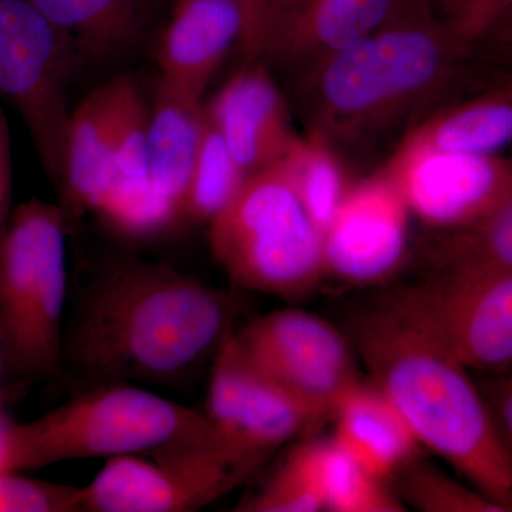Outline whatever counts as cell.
I'll return each mask as SVG.
<instances>
[{
    "label": "cell",
    "instance_id": "1",
    "mask_svg": "<svg viewBox=\"0 0 512 512\" xmlns=\"http://www.w3.org/2000/svg\"><path fill=\"white\" fill-rule=\"evenodd\" d=\"M79 302V301H77ZM227 293L170 266L117 262L83 289L64 330L63 367L83 380L180 386L232 328Z\"/></svg>",
    "mask_w": 512,
    "mask_h": 512
},
{
    "label": "cell",
    "instance_id": "2",
    "mask_svg": "<svg viewBox=\"0 0 512 512\" xmlns=\"http://www.w3.org/2000/svg\"><path fill=\"white\" fill-rule=\"evenodd\" d=\"M353 348L421 447L512 512V466L487 399L434 323L419 286L357 313Z\"/></svg>",
    "mask_w": 512,
    "mask_h": 512
},
{
    "label": "cell",
    "instance_id": "3",
    "mask_svg": "<svg viewBox=\"0 0 512 512\" xmlns=\"http://www.w3.org/2000/svg\"><path fill=\"white\" fill-rule=\"evenodd\" d=\"M461 60L430 0L404 2L383 28L298 77L308 133L342 161L393 154L450 93Z\"/></svg>",
    "mask_w": 512,
    "mask_h": 512
},
{
    "label": "cell",
    "instance_id": "4",
    "mask_svg": "<svg viewBox=\"0 0 512 512\" xmlns=\"http://www.w3.org/2000/svg\"><path fill=\"white\" fill-rule=\"evenodd\" d=\"M214 436L217 431L205 412L133 383L93 384L35 420L5 421L0 471L22 473L66 461L146 454Z\"/></svg>",
    "mask_w": 512,
    "mask_h": 512
},
{
    "label": "cell",
    "instance_id": "5",
    "mask_svg": "<svg viewBox=\"0 0 512 512\" xmlns=\"http://www.w3.org/2000/svg\"><path fill=\"white\" fill-rule=\"evenodd\" d=\"M66 234L63 208L33 198L13 208L0 238V343L10 375L63 369Z\"/></svg>",
    "mask_w": 512,
    "mask_h": 512
},
{
    "label": "cell",
    "instance_id": "6",
    "mask_svg": "<svg viewBox=\"0 0 512 512\" xmlns=\"http://www.w3.org/2000/svg\"><path fill=\"white\" fill-rule=\"evenodd\" d=\"M208 225L212 254L238 288L298 299L326 276L323 234L278 161L248 174Z\"/></svg>",
    "mask_w": 512,
    "mask_h": 512
},
{
    "label": "cell",
    "instance_id": "7",
    "mask_svg": "<svg viewBox=\"0 0 512 512\" xmlns=\"http://www.w3.org/2000/svg\"><path fill=\"white\" fill-rule=\"evenodd\" d=\"M262 464L218 436L107 458L92 483L80 487L79 511H197L234 491Z\"/></svg>",
    "mask_w": 512,
    "mask_h": 512
},
{
    "label": "cell",
    "instance_id": "8",
    "mask_svg": "<svg viewBox=\"0 0 512 512\" xmlns=\"http://www.w3.org/2000/svg\"><path fill=\"white\" fill-rule=\"evenodd\" d=\"M79 55L72 37L30 0H0V97L28 127L56 187L72 114L67 90Z\"/></svg>",
    "mask_w": 512,
    "mask_h": 512
},
{
    "label": "cell",
    "instance_id": "9",
    "mask_svg": "<svg viewBox=\"0 0 512 512\" xmlns=\"http://www.w3.org/2000/svg\"><path fill=\"white\" fill-rule=\"evenodd\" d=\"M234 335L248 359L295 396L316 423L332 417L340 394L359 379L349 340L302 309L268 313Z\"/></svg>",
    "mask_w": 512,
    "mask_h": 512
},
{
    "label": "cell",
    "instance_id": "10",
    "mask_svg": "<svg viewBox=\"0 0 512 512\" xmlns=\"http://www.w3.org/2000/svg\"><path fill=\"white\" fill-rule=\"evenodd\" d=\"M413 217L441 231L473 224L512 194V160L402 143L380 168Z\"/></svg>",
    "mask_w": 512,
    "mask_h": 512
},
{
    "label": "cell",
    "instance_id": "11",
    "mask_svg": "<svg viewBox=\"0 0 512 512\" xmlns=\"http://www.w3.org/2000/svg\"><path fill=\"white\" fill-rule=\"evenodd\" d=\"M205 414L222 443L264 463L279 447L318 426L295 396L248 359L234 330L212 360Z\"/></svg>",
    "mask_w": 512,
    "mask_h": 512
},
{
    "label": "cell",
    "instance_id": "12",
    "mask_svg": "<svg viewBox=\"0 0 512 512\" xmlns=\"http://www.w3.org/2000/svg\"><path fill=\"white\" fill-rule=\"evenodd\" d=\"M410 217L402 194L380 171L352 185L323 232L326 276L360 286L389 279L406 258Z\"/></svg>",
    "mask_w": 512,
    "mask_h": 512
},
{
    "label": "cell",
    "instance_id": "13",
    "mask_svg": "<svg viewBox=\"0 0 512 512\" xmlns=\"http://www.w3.org/2000/svg\"><path fill=\"white\" fill-rule=\"evenodd\" d=\"M419 289L468 370L498 375L512 366V272L441 274Z\"/></svg>",
    "mask_w": 512,
    "mask_h": 512
},
{
    "label": "cell",
    "instance_id": "14",
    "mask_svg": "<svg viewBox=\"0 0 512 512\" xmlns=\"http://www.w3.org/2000/svg\"><path fill=\"white\" fill-rule=\"evenodd\" d=\"M204 111L245 174L281 160L299 137L274 77L256 60L234 74Z\"/></svg>",
    "mask_w": 512,
    "mask_h": 512
},
{
    "label": "cell",
    "instance_id": "15",
    "mask_svg": "<svg viewBox=\"0 0 512 512\" xmlns=\"http://www.w3.org/2000/svg\"><path fill=\"white\" fill-rule=\"evenodd\" d=\"M244 35V12L235 0H174L158 49L161 86L202 104L212 77Z\"/></svg>",
    "mask_w": 512,
    "mask_h": 512
},
{
    "label": "cell",
    "instance_id": "16",
    "mask_svg": "<svg viewBox=\"0 0 512 512\" xmlns=\"http://www.w3.org/2000/svg\"><path fill=\"white\" fill-rule=\"evenodd\" d=\"M402 5L399 0H306L276 26L262 59L269 57L302 76L383 28Z\"/></svg>",
    "mask_w": 512,
    "mask_h": 512
},
{
    "label": "cell",
    "instance_id": "17",
    "mask_svg": "<svg viewBox=\"0 0 512 512\" xmlns=\"http://www.w3.org/2000/svg\"><path fill=\"white\" fill-rule=\"evenodd\" d=\"M332 439L370 473L390 481L420 457L421 444L402 413L375 383L357 379L335 404Z\"/></svg>",
    "mask_w": 512,
    "mask_h": 512
},
{
    "label": "cell",
    "instance_id": "18",
    "mask_svg": "<svg viewBox=\"0 0 512 512\" xmlns=\"http://www.w3.org/2000/svg\"><path fill=\"white\" fill-rule=\"evenodd\" d=\"M117 178L111 127V84L97 87L72 110L57 190L64 214L94 212Z\"/></svg>",
    "mask_w": 512,
    "mask_h": 512
},
{
    "label": "cell",
    "instance_id": "19",
    "mask_svg": "<svg viewBox=\"0 0 512 512\" xmlns=\"http://www.w3.org/2000/svg\"><path fill=\"white\" fill-rule=\"evenodd\" d=\"M402 143L471 156L500 154L512 146V79L440 106Z\"/></svg>",
    "mask_w": 512,
    "mask_h": 512
},
{
    "label": "cell",
    "instance_id": "20",
    "mask_svg": "<svg viewBox=\"0 0 512 512\" xmlns=\"http://www.w3.org/2000/svg\"><path fill=\"white\" fill-rule=\"evenodd\" d=\"M204 106L175 96L158 84L148 121V177L184 218L185 192L197 157Z\"/></svg>",
    "mask_w": 512,
    "mask_h": 512
},
{
    "label": "cell",
    "instance_id": "21",
    "mask_svg": "<svg viewBox=\"0 0 512 512\" xmlns=\"http://www.w3.org/2000/svg\"><path fill=\"white\" fill-rule=\"evenodd\" d=\"M72 37L80 55L106 59L136 37L141 0H30Z\"/></svg>",
    "mask_w": 512,
    "mask_h": 512
},
{
    "label": "cell",
    "instance_id": "22",
    "mask_svg": "<svg viewBox=\"0 0 512 512\" xmlns=\"http://www.w3.org/2000/svg\"><path fill=\"white\" fill-rule=\"evenodd\" d=\"M319 231L325 232L349 188L343 161L323 138L299 136L278 161Z\"/></svg>",
    "mask_w": 512,
    "mask_h": 512
},
{
    "label": "cell",
    "instance_id": "23",
    "mask_svg": "<svg viewBox=\"0 0 512 512\" xmlns=\"http://www.w3.org/2000/svg\"><path fill=\"white\" fill-rule=\"evenodd\" d=\"M441 274L512 272V194L467 227L444 232Z\"/></svg>",
    "mask_w": 512,
    "mask_h": 512
},
{
    "label": "cell",
    "instance_id": "24",
    "mask_svg": "<svg viewBox=\"0 0 512 512\" xmlns=\"http://www.w3.org/2000/svg\"><path fill=\"white\" fill-rule=\"evenodd\" d=\"M325 440H306L286 456L271 480L258 493L245 498L237 511H325L322 493V454Z\"/></svg>",
    "mask_w": 512,
    "mask_h": 512
},
{
    "label": "cell",
    "instance_id": "25",
    "mask_svg": "<svg viewBox=\"0 0 512 512\" xmlns=\"http://www.w3.org/2000/svg\"><path fill=\"white\" fill-rule=\"evenodd\" d=\"M247 177L204 111L200 146L185 192L184 218L208 224L227 207Z\"/></svg>",
    "mask_w": 512,
    "mask_h": 512
},
{
    "label": "cell",
    "instance_id": "26",
    "mask_svg": "<svg viewBox=\"0 0 512 512\" xmlns=\"http://www.w3.org/2000/svg\"><path fill=\"white\" fill-rule=\"evenodd\" d=\"M322 493L325 511H407L389 481L370 473L332 437L325 441L323 448Z\"/></svg>",
    "mask_w": 512,
    "mask_h": 512
},
{
    "label": "cell",
    "instance_id": "27",
    "mask_svg": "<svg viewBox=\"0 0 512 512\" xmlns=\"http://www.w3.org/2000/svg\"><path fill=\"white\" fill-rule=\"evenodd\" d=\"M94 214L114 232L128 238L156 237L183 220L178 208L150 178L117 177Z\"/></svg>",
    "mask_w": 512,
    "mask_h": 512
},
{
    "label": "cell",
    "instance_id": "28",
    "mask_svg": "<svg viewBox=\"0 0 512 512\" xmlns=\"http://www.w3.org/2000/svg\"><path fill=\"white\" fill-rule=\"evenodd\" d=\"M396 494L406 507L423 512H507L471 485L453 477L417 457L396 476Z\"/></svg>",
    "mask_w": 512,
    "mask_h": 512
},
{
    "label": "cell",
    "instance_id": "29",
    "mask_svg": "<svg viewBox=\"0 0 512 512\" xmlns=\"http://www.w3.org/2000/svg\"><path fill=\"white\" fill-rule=\"evenodd\" d=\"M110 84L117 177L150 178L147 167L150 111L136 82L130 77H119Z\"/></svg>",
    "mask_w": 512,
    "mask_h": 512
},
{
    "label": "cell",
    "instance_id": "30",
    "mask_svg": "<svg viewBox=\"0 0 512 512\" xmlns=\"http://www.w3.org/2000/svg\"><path fill=\"white\" fill-rule=\"evenodd\" d=\"M454 45L470 57L512 20V0H450L441 12Z\"/></svg>",
    "mask_w": 512,
    "mask_h": 512
},
{
    "label": "cell",
    "instance_id": "31",
    "mask_svg": "<svg viewBox=\"0 0 512 512\" xmlns=\"http://www.w3.org/2000/svg\"><path fill=\"white\" fill-rule=\"evenodd\" d=\"M80 487L0 471V512H80Z\"/></svg>",
    "mask_w": 512,
    "mask_h": 512
},
{
    "label": "cell",
    "instance_id": "32",
    "mask_svg": "<svg viewBox=\"0 0 512 512\" xmlns=\"http://www.w3.org/2000/svg\"><path fill=\"white\" fill-rule=\"evenodd\" d=\"M244 12L245 35L241 47L249 60L262 59L272 23L274 0H235Z\"/></svg>",
    "mask_w": 512,
    "mask_h": 512
},
{
    "label": "cell",
    "instance_id": "33",
    "mask_svg": "<svg viewBox=\"0 0 512 512\" xmlns=\"http://www.w3.org/2000/svg\"><path fill=\"white\" fill-rule=\"evenodd\" d=\"M497 376L487 402L512 466V366Z\"/></svg>",
    "mask_w": 512,
    "mask_h": 512
},
{
    "label": "cell",
    "instance_id": "34",
    "mask_svg": "<svg viewBox=\"0 0 512 512\" xmlns=\"http://www.w3.org/2000/svg\"><path fill=\"white\" fill-rule=\"evenodd\" d=\"M12 198V150L8 120L0 107V238L8 225Z\"/></svg>",
    "mask_w": 512,
    "mask_h": 512
},
{
    "label": "cell",
    "instance_id": "35",
    "mask_svg": "<svg viewBox=\"0 0 512 512\" xmlns=\"http://www.w3.org/2000/svg\"><path fill=\"white\" fill-rule=\"evenodd\" d=\"M471 56H480L488 62L512 67V20L488 37Z\"/></svg>",
    "mask_w": 512,
    "mask_h": 512
},
{
    "label": "cell",
    "instance_id": "36",
    "mask_svg": "<svg viewBox=\"0 0 512 512\" xmlns=\"http://www.w3.org/2000/svg\"><path fill=\"white\" fill-rule=\"evenodd\" d=\"M305 2L306 0H274V2H272V23L271 30H269V36H271V33L274 32L279 23L288 19L289 16L301 8ZM266 42H268V40H266Z\"/></svg>",
    "mask_w": 512,
    "mask_h": 512
},
{
    "label": "cell",
    "instance_id": "37",
    "mask_svg": "<svg viewBox=\"0 0 512 512\" xmlns=\"http://www.w3.org/2000/svg\"><path fill=\"white\" fill-rule=\"evenodd\" d=\"M431 5L434 6L439 12H443L444 8H446L447 3L450 2V0H430Z\"/></svg>",
    "mask_w": 512,
    "mask_h": 512
},
{
    "label": "cell",
    "instance_id": "38",
    "mask_svg": "<svg viewBox=\"0 0 512 512\" xmlns=\"http://www.w3.org/2000/svg\"><path fill=\"white\" fill-rule=\"evenodd\" d=\"M0 369H2V343H0Z\"/></svg>",
    "mask_w": 512,
    "mask_h": 512
}]
</instances>
